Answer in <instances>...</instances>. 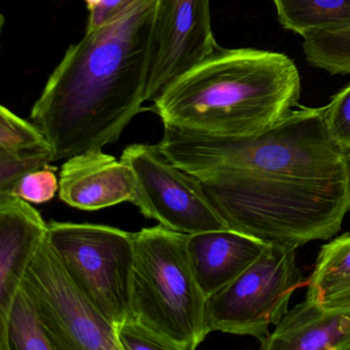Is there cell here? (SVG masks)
<instances>
[{
	"instance_id": "1",
	"label": "cell",
	"mask_w": 350,
	"mask_h": 350,
	"mask_svg": "<svg viewBox=\"0 0 350 350\" xmlns=\"http://www.w3.org/2000/svg\"><path fill=\"white\" fill-rule=\"evenodd\" d=\"M159 150L192 174L233 230L297 250L337 234L350 211L347 150L323 107H300L271 128L224 136L163 124Z\"/></svg>"
},
{
	"instance_id": "2",
	"label": "cell",
	"mask_w": 350,
	"mask_h": 350,
	"mask_svg": "<svg viewBox=\"0 0 350 350\" xmlns=\"http://www.w3.org/2000/svg\"><path fill=\"white\" fill-rule=\"evenodd\" d=\"M161 0H137L69 46L32 107L53 161L116 142L146 101Z\"/></svg>"
},
{
	"instance_id": "3",
	"label": "cell",
	"mask_w": 350,
	"mask_h": 350,
	"mask_svg": "<svg viewBox=\"0 0 350 350\" xmlns=\"http://www.w3.org/2000/svg\"><path fill=\"white\" fill-rule=\"evenodd\" d=\"M301 79L280 53L218 46L153 102L163 124L224 136L258 134L298 105Z\"/></svg>"
},
{
	"instance_id": "4",
	"label": "cell",
	"mask_w": 350,
	"mask_h": 350,
	"mask_svg": "<svg viewBox=\"0 0 350 350\" xmlns=\"http://www.w3.org/2000/svg\"><path fill=\"white\" fill-rule=\"evenodd\" d=\"M188 234L157 226L134 232L130 315L167 350H194L211 333L208 297L187 252Z\"/></svg>"
},
{
	"instance_id": "5",
	"label": "cell",
	"mask_w": 350,
	"mask_h": 350,
	"mask_svg": "<svg viewBox=\"0 0 350 350\" xmlns=\"http://www.w3.org/2000/svg\"><path fill=\"white\" fill-rule=\"evenodd\" d=\"M48 239L100 312L118 327L130 315L134 233L108 225L48 224Z\"/></svg>"
},
{
	"instance_id": "6",
	"label": "cell",
	"mask_w": 350,
	"mask_h": 350,
	"mask_svg": "<svg viewBox=\"0 0 350 350\" xmlns=\"http://www.w3.org/2000/svg\"><path fill=\"white\" fill-rule=\"evenodd\" d=\"M303 284L296 250L268 245L241 275L208 299V329L261 341L288 312Z\"/></svg>"
},
{
	"instance_id": "7",
	"label": "cell",
	"mask_w": 350,
	"mask_h": 350,
	"mask_svg": "<svg viewBox=\"0 0 350 350\" xmlns=\"http://www.w3.org/2000/svg\"><path fill=\"white\" fill-rule=\"evenodd\" d=\"M22 286L58 350H120L116 327L100 312L51 245L46 235Z\"/></svg>"
},
{
	"instance_id": "8",
	"label": "cell",
	"mask_w": 350,
	"mask_h": 350,
	"mask_svg": "<svg viewBox=\"0 0 350 350\" xmlns=\"http://www.w3.org/2000/svg\"><path fill=\"white\" fill-rule=\"evenodd\" d=\"M136 181L134 204L143 216L184 234L231 229L202 182L172 163L157 145L133 144L120 157Z\"/></svg>"
},
{
	"instance_id": "9",
	"label": "cell",
	"mask_w": 350,
	"mask_h": 350,
	"mask_svg": "<svg viewBox=\"0 0 350 350\" xmlns=\"http://www.w3.org/2000/svg\"><path fill=\"white\" fill-rule=\"evenodd\" d=\"M210 0H161L145 98L154 102L178 77L218 48Z\"/></svg>"
},
{
	"instance_id": "10",
	"label": "cell",
	"mask_w": 350,
	"mask_h": 350,
	"mask_svg": "<svg viewBox=\"0 0 350 350\" xmlns=\"http://www.w3.org/2000/svg\"><path fill=\"white\" fill-rule=\"evenodd\" d=\"M135 196L132 169L102 150L71 157L61 167L59 198L72 208L94 212L133 202Z\"/></svg>"
},
{
	"instance_id": "11",
	"label": "cell",
	"mask_w": 350,
	"mask_h": 350,
	"mask_svg": "<svg viewBox=\"0 0 350 350\" xmlns=\"http://www.w3.org/2000/svg\"><path fill=\"white\" fill-rule=\"evenodd\" d=\"M48 228L30 202L14 193L0 194V325L7 321Z\"/></svg>"
},
{
	"instance_id": "12",
	"label": "cell",
	"mask_w": 350,
	"mask_h": 350,
	"mask_svg": "<svg viewBox=\"0 0 350 350\" xmlns=\"http://www.w3.org/2000/svg\"><path fill=\"white\" fill-rule=\"evenodd\" d=\"M267 243L233 229L188 234L194 275L208 298L241 275L262 255Z\"/></svg>"
},
{
	"instance_id": "13",
	"label": "cell",
	"mask_w": 350,
	"mask_h": 350,
	"mask_svg": "<svg viewBox=\"0 0 350 350\" xmlns=\"http://www.w3.org/2000/svg\"><path fill=\"white\" fill-rule=\"evenodd\" d=\"M260 342L261 350H350V314L327 310L306 298Z\"/></svg>"
},
{
	"instance_id": "14",
	"label": "cell",
	"mask_w": 350,
	"mask_h": 350,
	"mask_svg": "<svg viewBox=\"0 0 350 350\" xmlns=\"http://www.w3.org/2000/svg\"><path fill=\"white\" fill-rule=\"evenodd\" d=\"M306 298L327 310L350 314V232L321 247Z\"/></svg>"
},
{
	"instance_id": "15",
	"label": "cell",
	"mask_w": 350,
	"mask_h": 350,
	"mask_svg": "<svg viewBox=\"0 0 350 350\" xmlns=\"http://www.w3.org/2000/svg\"><path fill=\"white\" fill-rule=\"evenodd\" d=\"M282 27L300 36L350 28V0H272Z\"/></svg>"
},
{
	"instance_id": "16",
	"label": "cell",
	"mask_w": 350,
	"mask_h": 350,
	"mask_svg": "<svg viewBox=\"0 0 350 350\" xmlns=\"http://www.w3.org/2000/svg\"><path fill=\"white\" fill-rule=\"evenodd\" d=\"M0 350H58L23 286L14 299L7 321L0 325Z\"/></svg>"
},
{
	"instance_id": "17",
	"label": "cell",
	"mask_w": 350,
	"mask_h": 350,
	"mask_svg": "<svg viewBox=\"0 0 350 350\" xmlns=\"http://www.w3.org/2000/svg\"><path fill=\"white\" fill-rule=\"evenodd\" d=\"M51 150L48 139L34 122L5 107H0V152Z\"/></svg>"
},
{
	"instance_id": "18",
	"label": "cell",
	"mask_w": 350,
	"mask_h": 350,
	"mask_svg": "<svg viewBox=\"0 0 350 350\" xmlns=\"http://www.w3.org/2000/svg\"><path fill=\"white\" fill-rule=\"evenodd\" d=\"M51 150L0 152V194L13 193L18 183L32 172L51 169Z\"/></svg>"
},
{
	"instance_id": "19",
	"label": "cell",
	"mask_w": 350,
	"mask_h": 350,
	"mask_svg": "<svg viewBox=\"0 0 350 350\" xmlns=\"http://www.w3.org/2000/svg\"><path fill=\"white\" fill-rule=\"evenodd\" d=\"M327 132L345 150L350 149V83L334 96L323 107Z\"/></svg>"
},
{
	"instance_id": "20",
	"label": "cell",
	"mask_w": 350,
	"mask_h": 350,
	"mask_svg": "<svg viewBox=\"0 0 350 350\" xmlns=\"http://www.w3.org/2000/svg\"><path fill=\"white\" fill-rule=\"evenodd\" d=\"M55 171L56 167H51L28 174L18 183L13 193L30 204L50 202L59 192V179Z\"/></svg>"
},
{
	"instance_id": "21",
	"label": "cell",
	"mask_w": 350,
	"mask_h": 350,
	"mask_svg": "<svg viewBox=\"0 0 350 350\" xmlns=\"http://www.w3.org/2000/svg\"><path fill=\"white\" fill-rule=\"evenodd\" d=\"M116 331L120 350H167L152 334L131 319L118 325Z\"/></svg>"
},
{
	"instance_id": "22",
	"label": "cell",
	"mask_w": 350,
	"mask_h": 350,
	"mask_svg": "<svg viewBox=\"0 0 350 350\" xmlns=\"http://www.w3.org/2000/svg\"><path fill=\"white\" fill-rule=\"evenodd\" d=\"M135 1L137 0H101V3H98L90 11L85 31H91L101 27Z\"/></svg>"
},
{
	"instance_id": "23",
	"label": "cell",
	"mask_w": 350,
	"mask_h": 350,
	"mask_svg": "<svg viewBox=\"0 0 350 350\" xmlns=\"http://www.w3.org/2000/svg\"><path fill=\"white\" fill-rule=\"evenodd\" d=\"M83 1H85V5H87L89 11L93 10L94 8H95L96 5H98V3H101V0H83Z\"/></svg>"
},
{
	"instance_id": "24",
	"label": "cell",
	"mask_w": 350,
	"mask_h": 350,
	"mask_svg": "<svg viewBox=\"0 0 350 350\" xmlns=\"http://www.w3.org/2000/svg\"><path fill=\"white\" fill-rule=\"evenodd\" d=\"M347 157H348V163H349V169H350V149L347 151Z\"/></svg>"
}]
</instances>
